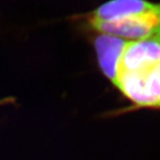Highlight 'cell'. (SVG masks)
Wrapping results in <instances>:
<instances>
[{
	"label": "cell",
	"mask_w": 160,
	"mask_h": 160,
	"mask_svg": "<svg viewBox=\"0 0 160 160\" xmlns=\"http://www.w3.org/2000/svg\"><path fill=\"white\" fill-rule=\"evenodd\" d=\"M126 42V40L109 34H95L92 40L99 67L104 76L114 85Z\"/></svg>",
	"instance_id": "5"
},
{
	"label": "cell",
	"mask_w": 160,
	"mask_h": 160,
	"mask_svg": "<svg viewBox=\"0 0 160 160\" xmlns=\"http://www.w3.org/2000/svg\"><path fill=\"white\" fill-rule=\"evenodd\" d=\"M84 32L112 35L129 41L160 38V3H155L152 8L138 14L95 24Z\"/></svg>",
	"instance_id": "2"
},
{
	"label": "cell",
	"mask_w": 160,
	"mask_h": 160,
	"mask_svg": "<svg viewBox=\"0 0 160 160\" xmlns=\"http://www.w3.org/2000/svg\"><path fill=\"white\" fill-rule=\"evenodd\" d=\"M160 63V38L127 41L120 59L119 71H135Z\"/></svg>",
	"instance_id": "4"
},
{
	"label": "cell",
	"mask_w": 160,
	"mask_h": 160,
	"mask_svg": "<svg viewBox=\"0 0 160 160\" xmlns=\"http://www.w3.org/2000/svg\"><path fill=\"white\" fill-rule=\"evenodd\" d=\"M154 5L155 3L149 0H109L87 12L74 14L69 20L84 31L95 24L141 13L152 8Z\"/></svg>",
	"instance_id": "3"
},
{
	"label": "cell",
	"mask_w": 160,
	"mask_h": 160,
	"mask_svg": "<svg viewBox=\"0 0 160 160\" xmlns=\"http://www.w3.org/2000/svg\"><path fill=\"white\" fill-rule=\"evenodd\" d=\"M114 86L135 107L160 109V63L135 71H119Z\"/></svg>",
	"instance_id": "1"
}]
</instances>
